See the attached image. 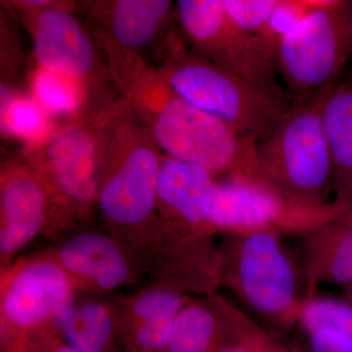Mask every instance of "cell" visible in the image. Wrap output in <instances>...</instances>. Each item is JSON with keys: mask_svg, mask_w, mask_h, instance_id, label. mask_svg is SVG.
<instances>
[{"mask_svg": "<svg viewBox=\"0 0 352 352\" xmlns=\"http://www.w3.org/2000/svg\"><path fill=\"white\" fill-rule=\"evenodd\" d=\"M156 74L173 94L256 143L293 107L291 96L279 82H254L235 75L182 43L173 48Z\"/></svg>", "mask_w": 352, "mask_h": 352, "instance_id": "2", "label": "cell"}, {"mask_svg": "<svg viewBox=\"0 0 352 352\" xmlns=\"http://www.w3.org/2000/svg\"><path fill=\"white\" fill-rule=\"evenodd\" d=\"M296 210L274 187L261 179L227 178L215 182L208 223L228 230L254 231L268 228Z\"/></svg>", "mask_w": 352, "mask_h": 352, "instance_id": "11", "label": "cell"}, {"mask_svg": "<svg viewBox=\"0 0 352 352\" xmlns=\"http://www.w3.org/2000/svg\"><path fill=\"white\" fill-rule=\"evenodd\" d=\"M300 321L307 333L329 328L352 344V303L331 298H310L300 309Z\"/></svg>", "mask_w": 352, "mask_h": 352, "instance_id": "23", "label": "cell"}, {"mask_svg": "<svg viewBox=\"0 0 352 352\" xmlns=\"http://www.w3.org/2000/svg\"><path fill=\"white\" fill-rule=\"evenodd\" d=\"M60 258L67 270L91 278L103 289L117 288L129 275L124 254L102 234L76 236L62 248Z\"/></svg>", "mask_w": 352, "mask_h": 352, "instance_id": "15", "label": "cell"}, {"mask_svg": "<svg viewBox=\"0 0 352 352\" xmlns=\"http://www.w3.org/2000/svg\"><path fill=\"white\" fill-rule=\"evenodd\" d=\"M0 150H1V148H0Z\"/></svg>", "mask_w": 352, "mask_h": 352, "instance_id": "36", "label": "cell"}, {"mask_svg": "<svg viewBox=\"0 0 352 352\" xmlns=\"http://www.w3.org/2000/svg\"><path fill=\"white\" fill-rule=\"evenodd\" d=\"M342 217H346V219L352 220V214H344Z\"/></svg>", "mask_w": 352, "mask_h": 352, "instance_id": "34", "label": "cell"}, {"mask_svg": "<svg viewBox=\"0 0 352 352\" xmlns=\"http://www.w3.org/2000/svg\"><path fill=\"white\" fill-rule=\"evenodd\" d=\"M21 25L4 2L0 1V48L25 61L27 51Z\"/></svg>", "mask_w": 352, "mask_h": 352, "instance_id": "26", "label": "cell"}, {"mask_svg": "<svg viewBox=\"0 0 352 352\" xmlns=\"http://www.w3.org/2000/svg\"><path fill=\"white\" fill-rule=\"evenodd\" d=\"M214 175L195 164L163 157L157 184V205L191 226H210Z\"/></svg>", "mask_w": 352, "mask_h": 352, "instance_id": "14", "label": "cell"}, {"mask_svg": "<svg viewBox=\"0 0 352 352\" xmlns=\"http://www.w3.org/2000/svg\"><path fill=\"white\" fill-rule=\"evenodd\" d=\"M217 352H254L248 347L243 346H226Z\"/></svg>", "mask_w": 352, "mask_h": 352, "instance_id": "32", "label": "cell"}, {"mask_svg": "<svg viewBox=\"0 0 352 352\" xmlns=\"http://www.w3.org/2000/svg\"><path fill=\"white\" fill-rule=\"evenodd\" d=\"M129 97L164 156L201 166L212 175L261 179L256 143L173 94L157 78L156 69L148 72Z\"/></svg>", "mask_w": 352, "mask_h": 352, "instance_id": "1", "label": "cell"}, {"mask_svg": "<svg viewBox=\"0 0 352 352\" xmlns=\"http://www.w3.org/2000/svg\"><path fill=\"white\" fill-rule=\"evenodd\" d=\"M351 55L352 2L342 0H323L272 45L273 63L294 105L332 85Z\"/></svg>", "mask_w": 352, "mask_h": 352, "instance_id": "5", "label": "cell"}, {"mask_svg": "<svg viewBox=\"0 0 352 352\" xmlns=\"http://www.w3.org/2000/svg\"><path fill=\"white\" fill-rule=\"evenodd\" d=\"M309 265L312 282L352 287V220L342 217L315 229Z\"/></svg>", "mask_w": 352, "mask_h": 352, "instance_id": "17", "label": "cell"}, {"mask_svg": "<svg viewBox=\"0 0 352 352\" xmlns=\"http://www.w3.org/2000/svg\"><path fill=\"white\" fill-rule=\"evenodd\" d=\"M219 321L201 305L178 312L171 328L166 352H217L222 347Z\"/></svg>", "mask_w": 352, "mask_h": 352, "instance_id": "20", "label": "cell"}, {"mask_svg": "<svg viewBox=\"0 0 352 352\" xmlns=\"http://www.w3.org/2000/svg\"><path fill=\"white\" fill-rule=\"evenodd\" d=\"M182 307V298L168 289H153L141 296L134 305L140 319L134 332L136 351L166 352L171 328Z\"/></svg>", "mask_w": 352, "mask_h": 352, "instance_id": "19", "label": "cell"}, {"mask_svg": "<svg viewBox=\"0 0 352 352\" xmlns=\"http://www.w3.org/2000/svg\"><path fill=\"white\" fill-rule=\"evenodd\" d=\"M91 25V34L108 59L113 80L129 96L150 67L141 52L173 31L175 4L170 0H94L78 2Z\"/></svg>", "mask_w": 352, "mask_h": 352, "instance_id": "6", "label": "cell"}, {"mask_svg": "<svg viewBox=\"0 0 352 352\" xmlns=\"http://www.w3.org/2000/svg\"><path fill=\"white\" fill-rule=\"evenodd\" d=\"M104 111L82 116L53 132L41 145L25 149L39 178L72 203L87 205L97 198Z\"/></svg>", "mask_w": 352, "mask_h": 352, "instance_id": "9", "label": "cell"}, {"mask_svg": "<svg viewBox=\"0 0 352 352\" xmlns=\"http://www.w3.org/2000/svg\"><path fill=\"white\" fill-rule=\"evenodd\" d=\"M163 157L129 97L103 113L97 200L113 223L135 226L151 217Z\"/></svg>", "mask_w": 352, "mask_h": 352, "instance_id": "3", "label": "cell"}, {"mask_svg": "<svg viewBox=\"0 0 352 352\" xmlns=\"http://www.w3.org/2000/svg\"><path fill=\"white\" fill-rule=\"evenodd\" d=\"M52 318L66 344L75 351H108L113 325L108 310L101 303L87 302L76 307L65 302L54 310Z\"/></svg>", "mask_w": 352, "mask_h": 352, "instance_id": "18", "label": "cell"}, {"mask_svg": "<svg viewBox=\"0 0 352 352\" xmlns=\"http://www.w3.org/2000/svg\"><path fill=\"white\" fill-rule=\"evenodd\" d=\"M236 283L248 305L268 317L289 312L296 298L295 268L268 228L245 234L238 247Z\"/></svg>", "mask_w": 352, "mask_h": 352, "instance_id": "10", "label": "cell"}, {"mask_svg": "<svg viewBox=\"0 0 352 352\" xmlns=\"http://www.w3.org/2000/svg\"><path fill=\"white\" fill-rule=\"evenodd\" d=\"M346 298L349 302L352 303V287L346 289Z\"/></svg>", "mask_w": 352, "mask_h": 352, "instance_id": "33", "label": "cell"}, {"mask_svg": "<svg viewBox=\"0 0 352 352\" xmlns=\"http://www.w3.org/2000/svg\"><path fill=\"white\" fill-rule=\"evenodd\" d=\"M336 203L339 204L344 208V212H346L344 214H352V177L347 182L346 186L340 192H338V198Z\"/></svg>", "mask_w": 352, "mask_h": 352, "instance_id": "31", "label": "cell"}, {"mask_svg": "<svg viewBox=\"0 0 352 352\" xmlns=\"http://www.w3.org/2000/svg\"><path fill=\"white\" fill-rule=\"evenodd\" d=\"M320 113L332 152L338 193L352 177V75L326 88Z\"/></svg>", "mask_w": 352, "mask_h": 352, "instance_id": "16", "label": "cell"}, {"mask_svg": "<svg viewBox=\"0 0 352 352\" xmlns=\"http://www.w3.org/2000/svg\"><path fill=\"white\" fill-rule=\"evenodd\" d=\"M32 96L50 117L78 119L87 103V94L80 82L36 67L31 80Z\"/></svg>", "mask_w": 352, "mask_h": 352, "instance_id": "21", "label": "cell"}, {"mask_svg": "<svg viewBox=\"0 0 352 352\" xmlns=\"http://www.w3.org/2000/svg\"><path fill=\"white\" fill-rule=\"evenodd\" d=\"M133 352H146V351H134Z\"/></svg>", "mask_w": 352, "mask_h": 352, "instance_id": "35", "label": "cell"}, {"mask_svg": "<svg viewBox=\"0 0 352 352\" xmlns=\"http://www.w3.org/2000/svg\"><path fill=\"white\" fill-rule=\"evenodd\" d=\"M322 3L323 0H278L276 8L264 34L263 41L272 46L275 41Z\"/></svg>", "mask_w": 352, "mask_h": 352, "instance_id": "25", "label": "cell"}, {"mask_svg": "<svg viewBox=\"0 0 352 352\" xmlns=\"http://www.w3.org/2000/svg\"><path fill=\"white\" fill-rule=\"evenodd\" d=\"M19 88L11 80L0 78V140L12 141L6 126V116L9 108L19 95Z\"/></svg>", "mask_w": 352, "mask_h": 352, "instance_id": "28", "label": "cell"}, {"mask_svg": "<svg viewBox=\"0 0 352 352\" xmlns=\"http://www.w3.org/2000/svg\"><path fill=\"white\" fill-rule=\"evenodd\" d=\"M229 19L244 32L263 38L278 0H221Z\"/></svg>", "mask_w": 352, "mask_h": 352, "instance_id": "24", "label": "cell"}, {"mask_svg": "<svg viewBox=\"0 0 352 352\" xmlns=\"http://www.w3.org/2000/svg\"><path fill=\"white\" fill-rule=\"evenodd\" d=\"M71 289L64 271L50 263L31 264L21 271L7 289L3 310L21 328L38 325L59 305L69 302Z\"/></svg>", "mask_w": 352, "mask_h": 352, "instance_id": "13", "label": "cell"}, {"mask_svg": "<svg viewBox=\"0 0 352 352\" xmlns=\"http://www.w3.org/2000/svg\"><path fill=\"white\" fill-rule=\"evenodd\" d=\"M1 176L0 248L11 254L22 249L43 226L46 191L30 164H13Z\"/></svg>", "mask_w": 352, "mask_h": 352, "instance_id": "12", "label": "cell"}, {"mask_svg": "<svg viewBox=\"0 0 352 352\" xmlns=\"http://www.w3.org/2000/svg\"><path fill=\"white\" fill-rule=\"evenodd\" d=\"M309 352H352V344L332 329L319 328L307 333Z\"/></svg>", "mask_w": 352, "mask_h": 352, "instance_id": "27", "label": "cell"}, {"mask_svg": "<svg viewBox=\"0 0 352 352\" xmlns=\"http://www.w3.org/2000/svg\"><path fill=\"white\" fill-rule=\"evenodd\" d=\"M324 91L308 103L293 104L274 129L256 143L261 179L302 212L327 206L324 201L333 179L332 152L320 113Z\"/></svg>", "mask_w": 352, "mask_h": 352, "instance_id": "4", "label": "cell"}, {"mask_svg": "<svg viewBox=\"0 0 352 352\" xmlns=\"http://www.w3.org/2000/svg\"><path fill=\"white\" fill-rule=\"evenodd\" d=\"M24 64V60L0 48V78L14 82L20 76Z\"/></svg>", "mask_w": 352, "mask_h": 352, "instance_id": "30", "label": "cell"}, {"mask_svg": "<svg viewBox=\"0 0 352 352\" xmlns=\"http://www.w3.org/2000/svg\"><path fill=\"white\" fill-rule=\"evenodd\" d=\"M78 2L60 0L56 6L14 16L31 34L32 54L38 67L82 85L87 94V108L90 102L91 106L94 104L101 67L98 45L78 19Z\"/></svg>", "mask_w": 352, "mask_h": 352, "instance_id": "8", "label": "cell"}, {"mask_svg": "<svg viewBox=\"0 0 352 352\" xmlns=\"http://www.w3.org/2000/svg\"><path fill=\"white\" fill-rule=\"evenodd\" d=\"M175 20L191 50L210 63L254 82H278L271 44L234 24L221 0H178Z\"/></svg>", "mask_w": 352, "mask_h": 352, "instance_id": "7", "label": "cell"}, {"mask_svg": "<svg viewBox=\"0 0 352 352\" xmlns=\"http://www.w3.org/2000/svg\"><path fill=\"white\" fill-rule=\"evenodd\" d=\"M25 352H78L72 349L66 342L48 336L36 337L30 340Z\"/></svg>", "mask_w": 352, "mask_h": 352, "instance_id": "29", "label": "cell"}, {"mask_svg": "<svg viewBox=\"0 0 352 352\" xmlns=\"http://www.w3.org/2000/svg\"><path fill=\"white\" fill-rule=\"evenodd\" d=\"M6 126L11 140L23 143L25 149L41 145L55 131L50 116L31 94H22L13 102Z\"/></svg>", "mask_w": 352, "mask_h": 352, "instance_id": "22", "label": "cell"}]
</instances>
